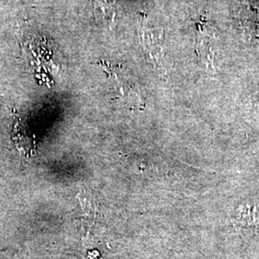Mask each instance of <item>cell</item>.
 I'll return each mask as SVG.
<instances>
[{
  "label": "cell",
  "mask_w": 259,
  "mask_h": 259,
  "mask_svg": "<svg viewBox=\"0 0 259 259\" xmlns=\"http://www.w3.org/2000/svg\"><path fill=\"white\" fill-rule=\"evenodd\" d=\"M139 18L138 29L140 44L143 47L145 55L154 65L163 66V32L149 23L148 16L140 14Z\"/></svg>",
  "instance_id": "cell-1"
},
{
  "label": "cell",
  "mask_w": 259,
  "mask_h": 259,
  "mask_svg": "<svg viewBox=\"0 0 259 259\" xmlns=\"http://www.w3.org/2000/svg\"><path fill=\"white\" fill-rule=\"evenodd\" d=\"M234 17L244 36L249 40H259V8L250 0H233Z\"/></svg>",
  "instance_id": "cell-2"
}]
</instances>
